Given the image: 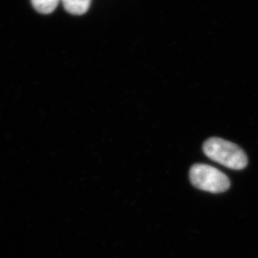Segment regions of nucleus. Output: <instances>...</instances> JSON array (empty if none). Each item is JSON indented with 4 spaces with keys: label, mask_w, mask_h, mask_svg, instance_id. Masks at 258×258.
Wrapping results in <instances>:
<instances>
[{
    "label": "nucleus",
    "mask_w": 258,
    "mask_h": 258,
    "mask_svg": "<svg viewBox=\"0 0 258 258\" xmlns=\"http://www.w3.org/2000/svg\"><path fill=\"white\" fill-rule=\"evenodd\" d=\"M203 150L209 159L234 170L245 169L248 163L246 154L240 147L219 138L209 139L204 144Z\"/></svg>",
    "instance_id": "1"
},
{
    "label": "nucleus",
    "mask_w": 258,
    "mask_h": 258,
    "mask_svg": "<svg viewBox=\"0 0 258 258\" xmlns=\"http://www.w3.org/2000/svg\"><path fill=\"white\" fill-rule=\"evenodd\" d=\"M189 179L197 189L214 194L226 191L231 185L226 174L207 164L193 165L189 171Z\"/></svg>",
    "instance_id": "2"
},
{
    "label": "nucleus",
    "mask_w": 258,
    "mask_h": 258,
    "mask_svg": "<svg viewBox=\"0 0 258 258\" xmlns=\"http://www.w3.org/2000/svg\"><path fill=\"white\" fill-rule=\"evenodd\" d=\"M92 0H60L64 10L71 15H82L88 11Z\"/></svg>",
    "instance_id": "3"
},
{
    "label": "nucleus",
    "mask_w": 258,
    "mask_h": 258,
    "mask_svg": "<svg viewBox=\"0 0 258 258\" xmlns=\"http://www.w3.org/2000/svg\"><path fill=\"white\" fill-rule=\"evenodd\" d=\"M60 0H31L33 7L37 12L49 15L55 11Z\"/></svg>",
    "instance_id": "4"
}]
</instances>
